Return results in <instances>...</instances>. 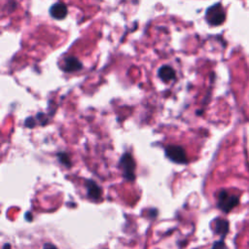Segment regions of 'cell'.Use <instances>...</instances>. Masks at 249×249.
<instances>
[{"label": "cell", "instance_id": "cell-11", "mask_svg": "<svg viewBox=\"0 0 249 249\" xmlns=\"http://www.w3.org/2000/svg\"><path fill=\"white\" fill-rule=\"evenodd\" d=\"M24 125L25 126H27V127H30V128H32V127H34L35 125H36V121L33 119V118H27L26 120H25V122H24Z\"/></svg>", "mask_w": 249, "mask_h": 249}, {"label": "cell", "instance_id": "cell-2", "mask_svg": "<svg viewBox=\"0 0 249 249\" xmlns=\"http://www.w3.org/2000/svg\"><path fill=\"white\" fill-rule=\"evenodd\" d=\"M120 166L127 181H133L135 179V161L130 154L126 153L123 155L120 160Z\"/></svg>", "mask_w": 249, "mask_h": 249}, {"label": "cell", "instance_id": "cell-8", "mask_svg": "<svg viewBox=\"0 0 249 249\" xmlns=\"http://www.w3.org/2000/svg\"><path fill=\"white\" fill-rule=\"evenodd\" d=\"M158 76L161 81L167 83L175 78V71L169 65H162L158 71Z\"/></svg>", "mask_w": 249, "mask_h": 249}, {"label": "cell", "instance_id": "cell-10", "mask_svg": "<svg viewBox=\"0 0 249 249\" xmlns=\"http://www.w3.org/2000/svg\"><path fill=\"white\" fill-rule=\"evenodd\" d=\"M57 157H58L59 161H60L62 164H64V165H65V166H67V167L71 166L70 158H69V156H68L66 153H64V152H60L59 154H57Z\"/></svg>", "mask_w": 249, "mask_h": 249}, {"label": "cell", "instance_id": "cell-14", "mask_svg": "<svg viewBox=\"0 0 249 249\" xmlns=\"http://www.w3.org/2000/svg\"><path fill=\"white\" fill-rule=\"evenodd\" d=\"M2 249H11V245L9 243H6L3 245V248Z\"/></svg>", "mask_w": 249, "mask_h": 249}, {"label": "cell", "instance_id": "cell-12", "mask_svg": "<svg viewBox=\"0 0 249 249\" xmlns=\"http://www.w3.org/2000/svg\"><path fill=\"white\" fill-rule=\"evenodd\" d=\"M213 249H228L225 242L223 240H219L214 242L213 244Z\"/></svg>", "mask_w": 249, "mask_h": 249}, {"label": "cell", "instance_id": "cell-4", "mask_svg": "<svg viewBox=\"0 0 249 249\" xmlns=\"http://www.w3.org/2000/svg\"><path fill=\"white\" fill-rule=\"evenodd\" d=\"M166 157L176 163H186L187 155L185 150L181 146L177 145H168L165 147Z\"/></svg>", "mask_w": 249, "mask_h": 249}, {"label": "cell", "instance_id": "cell-13", "mask_svg": "<svg viewBox=\"0 0 249 249\" xmlns=\"http://www.w3.org/2000/svg\"><path fill=\"white\" fill-rule=\"evenodd\" d=\"M43 249H57V247L53 244H51V243H46L44 244V247Z\"/></svg>", "mask_w": 249, "mask_h": 249}, {"label": "cell", "instance_id": "cell-7", "mask_svg": "<svg viewBox=\"0 0 249 249\" xmlns=\"http://www.w3.org/2000/svg\"><path fill=\"white\" fill-rule=\"evenodd\" d=\"M86 187H87V194L88 196L92 200H97L101 196V189L100 187L93 181L88 179L86 181Z\"/></svg>", "mask_w": 249, "mask_h": 249}, {"label": "cell", "instance_id": "cell-5", "mask_svg": "<svg viewBox=\"0 0 249 249\" xmlns=\"http://www.w3.org/2000/svg\"><path fill=\"white\" fill-rule=\"evenodd\" d=\"M68 10L64 3L56 2L50 8V15L55 19H62L67 16Z\"/></svg>", "mask_w": 249, "mask_h": 249}, {"label": "cell", "instance_id": "cell-3", "mask_svg": "<svg viewBox=\"0 0 249 249\" xmlns=\"http://www.w3.org/2000/svg\"><path fill=\"white\" fill-rule=\"evenodd\" d=\"M238 203V197L230 195L226 191H221L218 195V207L224 212H230Z\"/></svg>", "mask_w": 249, "mask_h": 249}, {"label": "cell", "instance_id": "cell-9", "mask_svg": "<svg viewBox=\"0 0 249 249\" xmlns=\"http://www.w3.org/2000/svg\"><path fill=\"white\" fill-rule=\"evenodd\" d=\"M215 232L222 237H224L229 231V223L223 219H216L215 220Z\"/></svg>", "mask_w": 249, "mask_h": 249}, {"label": "cell", "instance_id": "cell-6", "mask_svg": "<svg viewBox=\"0 0 249 249\" xmlns=\"http://www.w3.org/2000/svg\"><path fill=\"white\" fill-rule=\"evenodd\" d=\"M82 67H83V65H82L81 61L78 58H76L75 56H68L63 60L62 69L65 72H75V71L82 69Z\"/></svg>", "mask_w": 249, "mask_h": 249}, {"label": "cell", "instance_id": "cell-1", "mask_svg": "<svg viewBox=\"0 0 249 249\" xmlns=\"http://www.w3.org/2000/svg\"><path fill=\"white\" fill-rule=\"evenodd\" d=\"M226 18V14L223 6L220 3L210 6L205 13V19L210 25H220L224 22Z\"/></svg>", "mask_w": 249, "mask_h": 249}]
</instances>
